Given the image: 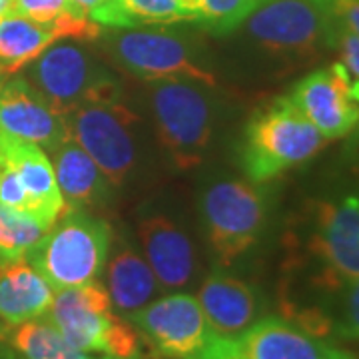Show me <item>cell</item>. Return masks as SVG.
<instances>
[{
    "label": "cell",
    "mask_w": 359,
    "mask_h": 359,
    "mask_svg": "<svg viewBox=\"0 0 359 359\" xmlns=\"http://www.w3.org/2000/svg\"><path fill=\"white\" fill-rule=\"evenodd\" d=\"M325 144L290 96H278L250 118L240 160L248 178L259 184L311 160Z\"/></svg>",
    "instance_id": "cell-1"
},
{
    "label": "cell",
    "mask_w": 359,
    "mask_h": 359,
    "mask_svg": "<svg viewBox=\"0 0 359 359\" xmlns=\"http://www.w3.org/2000/svg\"><path fill=\"white\" fill-rule=\"evenodd\" d=\"M112 245L108 222L84 210H66L42 236L26 259L52 290H66L96 282Z\"/></svg>",
    "instance_id": "cell-2"
},
{
    "label": "cell",
    "mask_w": 359,
    "mask_h": 359,
    "mask_svg": "<svg viewBox=\"0 0 359 359\" xmlns=\"http://www.w3.org/2000/svg\"><path fill=\"white\" fill-rule=\"evenodd\" d=\"M46 320L78 351L124 359L140 355V334L128 320L116 313L102 283L90 282L58 290Z\"/></svg>",
    "instance_id": "cell-3"
},
{
    "label": "cell",
    "mask_w": 359,
    "mask_h": 359,
    "mask_svg": "<svg viewBox=\"0 0 359 359\" xmlns=\"http://www.w3.org/2000/svg\"><path fill=\"white\" fill-rule=\"evenodd\" d=\"M262 50L292 62H308L334 50L337 20L321 0H264L245 20Z\"/></svg>",
    "instance_id": "cell-4"
},
{
    "label": "cell",
    "mask_w": 359,
    "mask_h": 359,
    "mask_svg": "<svg viewBox=\"0 0 359 359\" xmlns=\"http://www.w3.org/2000/svg\"><path fill=\"white\" fill-rule=\"evenodd\" d=\"M308 252L320 268L311 278L313 290L335 302L359 278V190L316 204Z\"/></svg>",
    "instance_id": "cell-5"
},
{
    "label": "cell",
    "mask_w": 359,
    "mask_h": 359,
    "mask_svg": "<svg viewBox=\"0 0 359 359\" xmlns=\"http://www.w3.org/2000/svg\"><path fill=\"white\" fill-rule=\"evenodd\" d=\"M30 78L32 86L58 116L70 114L86 104L122 100L116 78L74 44L46 48L34 60Z\"/></svg>",
    "instance_id": "cell-6"
},
{
    "label": "cell",
    "mask_w": 359,
    "mask_h": 359,
    "mask_svg": "<svg viewBox=\"0 0 359 359\" xmlns=\"http://www.w3.org/2000/svg\"><path fill=\"white\" fill-rule=\"evenodd\" d=\"M160 144L178 170L196 168L212 136V110L204 92L188 80H162L150 84Z\"/></svg>",
    "instance_id": "cell-7"
},
{
    "label": "cell",
    "mask_w": 359,
    "mask_h": 359,
    "mask_svg": "<svg viewBox=\"0 0 359 359\" xmlns=\"http://www.w3.org/2000/svg\"><path fill=\"white\" fill-rule=\"evenodd\" d=\"M266 214V198L250 182L228 180L205 190L202 216L218 266L228 268L256 244Z\"/></svg>",
    "instance_id": "cell-8"
},
{
    "label": "cell",
    "mask_w": 359,
    "mask_h": 359,
    "mask_svg": "<svg viewBox=\"0 0 359 359\" xmlns=\"http://www.w3.org/2000/svg\"><path fill=\"white\" fill-rule=\"evenodd\" d=\"M62 118L68 138L94 160L110 186H124L136 162V144L132 136L136 116L132 110L122 100L86 104Z\"/></svg>",
    "instance_id": "cell-9"
},
{
    "label": "cell",
    "mask_w": 359,
    "mask_h": 359,
    "mask_svg": "<svg viewBox=\"0 0 359 359\" xmlns=\"http://www.w3.org/2000/svg\"><path fill=\"white\" fill-rule=\"evenodd\" d=\"M108 52L120 70L148 84L162 80L216 84L208 68L194 62L188 44L168 32H118L108 39Z\"/></svg>",
    "instance_id": "cell-10"
},
{
    "label": "cell",
    "mask_w": 359,
    "mask_h": 359,
    "mask_svg": "<svg viewBox=\"0 0 359 359\" xmlns=\"http://www.w3.org/2000/svg\"><path fill=\"white\" fill-rule=\"evenodd\" d=\"M156 358L192 359L212 337L200 302L190 294H170L130 316Z\"/></svg>",
    "instance_id": "cell-11"
},
{
    "label": "cell",
    "mask_w": 359,
    "mask_h": 359,
    "mask_svg": "<svg viewBox=\"0 0 359 359\" xmlns=\"http://www.w3.org/2000/svg\"><path fill=\"white\" fill-rule=\"evenodd\" d=\"M100 36L102 26L70 8L52 22H36L16 13L6 14L0 20V76L14 74L34 62L56 40H96Z\"/></svg>",
    "instance_id": "cell-12"
},
{
    "label": "cell",
    "mask_w": 359,
    "mask_h": 359,
    "mask_svg": "<svg viewBox=\"0 0 359 359\" xmlns=\"http://www.w3.org/2000/svg\"><path fill=\"white\" fill-rule=\"evenodd\" d=\"M351 74L341 62L309 72L290 92V100L327 140L344 138L359 124V106L349 92Z\"/></svg>",
    "instance_id": "cell-13"
},
{
    "label": "cell",
    "mask_w": 359,
    "mask_h": 359,
    "mask_svg": "<svg viewBox=\"0 0 359 359\" xmlns=\"http://www.w3.org/2000/svg\"><path fill=\"white\" fill-rule=\"evenodd\" d=\"M238 359H346L349 351L287 318L268 316L236 335Z\"/></svg>",
    "instance_id": "cell-14"
},
{
    "label": "cell",
    "mask_w": 359,
    "mask_h": 359,
    "mask_svg": "<svg viewBox=\"0 0 359 359\" xmlns=\"http://www.w3.org/2000/svg\"><path fill=\"white\" fill-rule=\"evenodd\" d=\"M0 158L11 164L25 188L28 200L26 214L50 230L66 212V204L48 156L39 144L0 132Z\"/></svg>",
    "instance_id": "cell-15"
},
{
    "label": "cell",
    "mask_w": 359,
    "mask_h": 359,
    "mask_svg": "<svg viewBox=\"0 0 359 359\" xmlns=\"http://www.w3.org/2000/svg\"><path fill=\"white\" fill-rule=\"evenodd\" d=\"M0 132L54 150L68 138L65 118L22 78L0 84Z\"/></svg>",
    "instance_id": "cell-16"
},
{
    "label": "cell",
    "mask_w": 359,
    "mask_h": 359,
    "mask_svg": "<svg viewBox=\"0 0 359 359\" xmlns=\"http://www.w3.org/2000/svg\"><path fill=\"white\" fill-rule=\"evenodd\" d=\"M198 302L208 325L219 335H240L256 323L262 313L256 287L222 271L205 278L198 292Z\"/></svg>",
    "instance_id": "cell-17"
},
{
    "label": "cell",
    "mask_w": 359,
    "mask_h": 359,
    "mask_svg": "<svg viewBox=\"0 0 359 359\" xmlns=\"http://www.w3.org/2000/svg\"><path fill=\"white\" fill-rule=\"evenodd\" d=\"M138 236L160 287H186L194 276V252L188 236L162 214L142 219Z\"/></svg>",
    "instance_id": "cell-18"
},
{
    "label": "cell",
    "mask_w": 359,
    "mask_h": 359,
    "mask_svg": "<svg viewBox=\"0 0 359 359\" xmlns=\"http://www.w3.org/2000/svg\"><path fill=\"white\" fill-rule=\"evenodd\" d=\"M54 290L28 264L26 257L0 259V321L18 325L42 318L52 304Z\"/></svg>",
    "instance_id": "cell-19"
},
{
    "label": "cell",
    "mask_w": 359,
    "mask_h": 359,
    "mask_svg": "<svg viewBox=\"0 0 359 359\" xmlns=\"http://www.w3.org/2000/svg\"><path fill=\"white\" fill-rule=\"evenodd\" d=\"M106 264V290L118 316L126 320L144 306H148L156 297L158 290H162L148 262L124 240L116 242Z\"/></svg>",
    "instance_id": "cell-20"
},
{
    "label": "cell",
    "mask_w": 359,
    "mask_h": 359,
    "mask_svg": "<svg viewBox=\"0 0 359 359\" xmlns=\"http://www.w3.org/2000/svg\"><path fill=\"white\" fill-rule=\"evenodd\" d=\"M54 174L66 210H86L100 205L110 196V182L76 142L66 138L52 150Z\"/></svg>",
    "instance_id": "cell-21"
},
{
    "label": "cell",
    "mask_w": 359,
    "mask_h": 359,
    "mask_svg": "<svg viewBox=\"0 0 359 359\" xmlns=\"http://www.w3.org/2000/svg\"><path fill=\"white\" fill-rule=\"evenodd\" d=\"M90 18L110 28H136L150 25H174L192 20L176 0H102Z\"/></svg>",
    "instance_id": "cell-22"
},
{
    "label": "cell",
    "mask_w": 359,
    "mask_h": 359,
    "mask_svg": "<svg viewBox=\"0 0 359 359\" xmlns=\"http://www.w3.org/2000/svg\"><path fill=\"white\" fill-rule=\"evenodd\" d=\"M11 346L25 359H90L66 341L48 320H30L14 325Z\"/></svg>",
    "instance_id": "cell-23"
},
{
    "label": "cell",
    "mask_w": 359,
    "mask_h": 359,
    "mask_svg": "<svg viewBox=\"0 0 359 359\" xmlns=\"http://www.w3.org/2000/svg\"><path fill=\"white\" fill-rule=\"evenodd\" d=\"M46 228L25 212L0 205V259H18L39 244Z\"/></svg>",
    "instance_id": "cell-24"
},
{
    "label": "cell",
    "mask_w": 359,
    "mask_h": 359,
    "mask_svg": "<svg viewBox=\"0 0 359 359\" xmlns=\"http://www.w3.org/2000/svg\"><path fill=\"white\" fill-rule=\"evenodd\" d=\"M264 0H200L198 22L216 34H228L242 26Z\"/></svg>",
    "instance_id": "cell-25"
},
{
    "label": "cell",
    "mask_w": 359,
    "mask_h": 359,
    "mask_svg": "<svg viewBox=\"0 0 359 359\" xmlns=\"http://www.w3.org/2000/svg\"><path fill=\"white\" fill-rule=\"evenodd\" d=\"M330 311L332 337L335 341L359 344V278L349 282L335 297Z\"/></svg>",
    "instance_id": "cell-26"
},
{
    "label": "cell",
    "mask_w": 359,
    "mask_h": 359,
    "mask_svg": "<svg viewBox=\"0 0 359 359\" xmlns=\"http://www.w3.org/2000/svg\"><path fill=\"white\" fill-rule=\"evenodd\" d=\"M68 11V0H13V13L36 22H52Z\"/></svg>",
    "instance_id": "cell-27"
},
{
    "label": "cell",
    "mask_w": 359,
    "mask_h": 359,
    "mask_svg": "<svg viewBox=\"0 0 359 359\" xmlns=\"http://www.w3.org/2000/svg\"><path fill=\"white\" fill-rule=\"evenodd\" d=\"M334 50L339 52L341 65L349 70V74L359 78V36L351 34L344 26L337 25L334 39Z\"/></svg>",
    "instance_id": "cell-28"
},
{
    "label": "cell",
    "mask_w": 359,
    "mask_h": 359,
    "mask_svg": "<svg viewBox=\"0 0 359 359\" xmlns=\"http://www.w3.org/2000/svg\"><path fill=\"white\" fill-rule=\"evenodd\" d=\"M337 20L351 34L359 36V0H321Z\"/></svg>",
    "instance_id": "cell-29"
},
{
    "label": "cell",
    "mask_w": 359,
    "mask_h": 359,
    "mask_svg": "<svg viewBox=\"0 0 359 359\" xmlns=\"http://www.w3.org/2000/svg\"><path fill=\"white\" fill-rule=\"evenodd\" d=\"M102 0H68V8L72 13L82 14V16H90V13L100 4Z\"/></svg>",
    "instance_id": "cell-30"
},
{
    "label": "cell",
    "mask_w": 359,
    "mask_h": 359,
    "mask_svg": "<svg viewBox=\"0 0 359 359\" xmlns=\"http://www.w3.org/2000/svg\"><path fill=\"white\" fill-rule=\"evenodd\" d=\"M180 8L192 18V22H198V14H200V0H176Z\"/></svg>",
    "instance_id": "cell-31"
},
{
    "label": "cell",
    "mask_w": 359,
    "mask_h": 359,
    "mask_svg": "<svg viewBox=\"0 0 359 359\" xmlns=\"http://www.w3.org/2000/svg\"><path fill=\"white\" fill-rule=\"evenodd\" d=\"M13 13V0H0V20Z\"/></svg>",
    "instance_id": "cell-32"
},
{
    "label": "cell",
    "mask_w": 359,
    "mask_h": 359,
    "mask_svg": "<svg viewBox=\"0 0 359 359\" xmlns=\"http://www.w3.org/2000/svg\"><path fill=\"white\" fill-rule=\"evenodd\" d=\"M349 92H351V98L359 104V78H351V82H349Z\"/></svg>",
    "instance_id": "cell-33"
},
{
    "label": "cell",
    "mask_w": 359,
    "mask_h": 359,
    "mask_svg": "<svg viewBox=\"0 0 359 359\" xmlns=\"http://www.w3.org/2000/svg\"><path fill=\"white\" fill-rule=\"evenodd\" d=\"M102 359H124V358H112V355H106V358H102Z\"/></svg>",
    "instance_id": "cell-34"
},
{
    "label": "cell",
    "mask_w": 359,
    "mask_h": 359,
    "mask_svg": "<svg viewBox=\"0 0 359 359\" xmlns=\"http://www.w3.org/2000/svg\"><path fill=\"white\" fill-rule=\"evenodd\" d=\"M346 359H355V358H353V355H351V353H349V355H347Z\"/></svg>",
    "instance_id": "cell-35"
},
{
    "label": "cell",
    "mask_w": 359,
    "mask_h": 359,
    "mask_svg": "<svg viewBox=\"0 0 359 359\" xmlns=\"http://www.w3.org/2000/svg\"><path fill=\"white\" fill-rule=\"evenodd\" d=\"M2 82H4V78H2V76H0V84H2Z\"/></svg>",
    "instance_id": "cell-36"
}]
</instances>
